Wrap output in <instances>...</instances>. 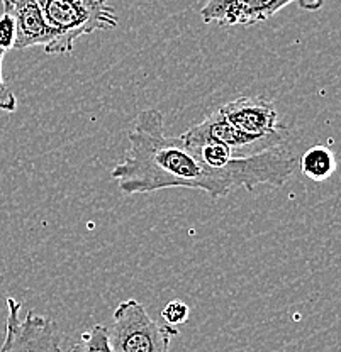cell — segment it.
<instances>
[{
    "instance_id": "7a4b0ae2",
    "label": "cell",
    "mask_w": 341,
    "mask_h": 352,
    "mask_svg": "<svg viewBox=\"0 0 341 352\" xmlns=\"http://www.w3.org/2000/svg\"><path fill=\"white\" fill-rule=\"evenodd\" d=\"M178 329L153 320L138 300L121 302L112 314L109 339L114 352H170Z\"/></svg>"
},
{
    "instance_id": "8992f818",
    "label": "cell",
    "mask_w": 341,
    "mask_h": 352,
    "mask_svg": "<svg viewBox=\"0 0 341 352\" xmlns=\"http://www.w3.org/2000/svg\"><path fill=\"white\" fill-rule=\"evenodd\" d=\"M3 12H9L16 21V43L14 50L41 46L46 54L68 56L73 46L65 41L50 24L36 0H10L3 6Z\"/></svg>"
},
{
    "instance_id": "7c38bea8",
    "label": "cell",
    "mask_w": 341,
    "mask_h": 352,
    "mask_svg": "<svg viewBox=\"0 0 341 352\" xmlns=\"http://www.w3.org/2000/svg\"><path fill=\"white\" fill-rule=\"evenodd\" d=\"M14 43H16V21L9 12H3L0 16V50H14Z\"/></svg>"
},
{
    "instance_id": "8fae6325",
    "label": "cell",
    "mask_w": 341,
    "mask_h": 352,
    "mask_svg": "<svg viewBox=\"0 0 341 352\" xmlns=\"http://www.w3.org/2000/svg\"><path fill=\"white\" fill-rule=\"evenodd\" d=\"M190 308L187 303L180 302V300H172L170 303H167V307L161 310V318L167 325L172 327H177V325L185 324L189 320Z\"/></svg>"
},
{
    "instance_id": "9c48e42d",
    "label": "cell",
    "mask_w": 341,
    "mask_h": 352,
    "mask_svg": "<svg viewBox=\"0 0 341 352\" xmlns=\"http://www.w3.org/2000/svg\"><path fill=\"white\" fill-rule=\"evenodd\" d=\"M300 171L313 182H324L336 171L335 153L326 146H313L299 160Z\"/></svg>"
},
{
    "instance_id": "3957f363",
    "label": "cell",
    "mask_w": 341,
    "mask_h": 352,
    "mask_svg": "<svg viewBox=\"0 0 341 352\" xmlns=\"http://www.w3.org/2000/svg\"><path fill=\"white\" fill-rule=\"evenodd\" d=\"M43 10L48 24L68 44L75 47V41L82 36L97 31H111L117 28L116 10L105 3L90 7L79 0H36Z\"/></svg>"
},
{
    "instance_id": "ba28073f",
    "label": "cell",
    "mask_w": 341,
    "mask_h": 352,
    "mask_svg": "<svg viewBox=\"0 0 341 352\" xmlns=\"http://www.w3.org/2000/svg\"><path fill=\"white\" fill-rule=\"evenodd\" d=\"M292 2L297 0H207L200 10V19L219 28H250L272 19Z\"/></svg>"
},
{
    "instance_id": "52a82bcc",
    "label": "cell",
    "mask_w": 341,
    "mask_h": 352,
    "mask_svg": "<svg viewBox=\"0 0 341 352\" xmlns=\"http://www.w3.org/2000/svg\"><path fill=\"white\" fill-rule=\"evenodd\" d=\"M178 138L187 146L204 144V142L225 146L227 151L236 157L251 156V154L273 149L269 144H265V142L248 138L243 132L238 131L236 127L231 126L218 109L212 113H209L203 122L190 127L189 131H185Z\"/></svg>"
},
{
    "instance_id": "30bf717a",
    "label": "cell",
    "mask_w": 341,
    "mask_h": 352,
    "mask_svg": "<svg viewBox=\"0 0 341 352\" xmlns=\"http://www.w3.org/2000/svg\"><path fill=\"white\" fill-rule=\"evenodd\" d=\"M68 352H114L109 339V329L104 325H94L82 333L79 342Z\"/></svg>"
},
{
    "instance_id": "6da1fadb",
    "label": "cell",
    "mask_w": 341,
    "mask_h": 352,
    "mask_svg": "<svg viewBox=\"0 0 341 352\" xmlns=\"http://www.w3.org/2000/svg\"><path fill=\"white\" fill-rule=\"evenodd\" d=\"M127 142V151L111 171L124 195L187 188L200 190L219 200L234 190L225 176L205 168L178 135L172 138L165 132L163 113L158 109L138 113Z\"/></svg>"
},
{
    "instance_id": "5bb4252c",
    "label": "cell",
    "mask_w": 341,
    "mask_h": 352,
    "mask_svg": "<svg viewBox=\"0 0 341 352\" xmlns=\"http://www.w3.org/2000/svg\"><path fill=\"white\" fill-rule=\"evenodd\" d=\"M79 2L85 3V6H90V7H102L105 6V3H109L107 0H79Z\"/></svg>"
},
{
    "instance_id": "9a60e30c",
    "label": "cell",
    "mask_w": 341,
    "mask_h": 352,
    "mask_svg": "<svg viewBox=\"0 0 341 352\" xmlns=\"http://www.w3.org/2000/svg\"><path fill=\"white\" fill-rule=\"evenodd\" d=\"M9 2H10V0H0V3H2V7L7 6V3H9Z\"/></svg>"
},
{
    "instance_id": "4fadbf2b",
    "label": "cell",
    "mask_w": 341,
    "mask_h": 352,
    "mask_svg": "<svg viewBox=\"0 0 341 352\" xmlns=\"http://www.w3.org/2000/svg\"><path fill=\"white\" fill-rule=\"evenodd\" d=\"M7 51L0 50V110L3 112H16L17 110V98L14 95V91L7 87L6 80H3L2 75V63L3 56H6Z\"/></svg>"
},
{
    "instance_id": "277c9868",
    "label": "cell",
    "mask_w": 341,
    "mask_h": 352,
    "mask_svg": "<svg viewBox=\"0 0 341 352\" xmlns=\"http://www.w3.org/2000/svg\"><path fill=\"white\" fill-rule=\"evenodd\" d=\"M23 303L7 298L6 337L0 352H65L61 347V332L56 322L45 315L28 311L21 317Z\"/></svg>"
},
{
    "instance_id": "5b68a950",
    "label": "cell",
    "mask_w": 341,
    "mask_h": 352,
    "mask_svg": "<svg viewBox=\"0 0 341 352\" xmlns=\"http://www.w3.org/2000/svg\"><path fill=\"white\" fill-rule=\"evenodd\" d=\"M218 110L231 126L270 148L284 146L287 141L289 129L278 122L277 109L265 97H240Z\"/></svg>"
}]
</instances>
